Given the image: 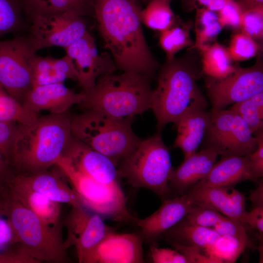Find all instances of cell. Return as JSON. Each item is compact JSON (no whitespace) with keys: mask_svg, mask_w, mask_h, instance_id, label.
<instances>
[{"mask_svg":"<svg viewBox=\"0 0 263 263\" xmlns=\"http://www.w3.org/2000/svg\"><path fill=\"white\" fill-rule=\"evenodd\" d=\"M94 18L117 69L156 76L159 65L145 38L137 0H93Z\"/></svg>","mask_w":263,"mask_h":263,"instance_id":"cell-1","label":"cell"},{"mask_svg":"<svg viewBox=\"0 0 263 263\" xmlns=\"http://www.w3.org/2000/svg\"><path fill=\"white\" fill-rule=\"evenodd\" d=\"M199 54L189 48L183 56L166 60L159 66L151 107L158 131L168 124H175L190 112L207 109L206 97L197 83L204 76Z\"/></svg>","mask_w":263,"mask_h":263,"instance_id":"cell-2","label":"cell"},{"mask_svg":"<svg viewBox=\"0 0 263 263\" xmlns=\"http://www.w3.org/2000/svg\"><path fill=\"white\" fill-rule=\"evenodd\" d=\"M71 116L68 112L38 115L18 124L10 158L17 173H37L56 165L73 137Z\"/></svg>","mask_w":263,"mask_h":263,"instance_id":"cell-3","label":"cell"},{"mask_svg":"<svg viewBox=\"0 0 263 263\" xmlns=\"http://www.w3.org/2000/svg\"><path fill=\"white\" fill-rule=\"evenodd\" d=\"M151 79L134 72L115 73L100 76L92 87L82 90L83 98L78 105L118 118L133 119L151 109Z\"/></svg>","mask_w":263,"mask_h":263,"instance_id":"cell-4","label":"cell"},{"mask_svg":"<svg viewBox=\"0 0 263 263\" xmlns=\"http://www.w3.org/2000/svg\"><path fill=\"white\" fill-rule=\"evenodd\" d=\"M132 120L86 110L72 115L71 132L73 137L107 156L118 166L142 139L132 130Z\"/></svg>","mask_w":263,"mask_h":263,"instance_id":"cell-5","label":"cell"},{"mask_svg":"<svg viewBox=\"0 0 263 263\" xmlns=\"http://www.w3.org/2000/svg\"><path fill=\"white\" fill-rule=\"evenodd\" d=\"M119 176L135 188H145L164 199L171 191L169 181L173 168L169 148L160 132L142 139L117 166Z\"/></svg>","mask_w":263,"mask_h":263,"instance_id":"cell-6","label":"cell"},{"mask_svg":"<svg viewBox=\"0 0 263 263\" xmlns=\"http://www.w3.org/2000/svg\"><path fill=\"white\" fill-rule=\"evenodd\" d=\"M5 216L22 249L38 262H69L60 229L46 224L33 212L6 195Z\"/></svg>","mask_w":263,"mask_h":263,"instance_id":"cell-7","label":"cell"},{"mask_svg":"<svg viewBox=\"0 0 263 263\" xmlns=\"http://www.w3.org/2000/svg\"><path fill=\"white\" fill-rule=\"evenodd\" d=\"M56 165L63 172L81 204L104 219L135 224L127 206V200L119 183L107 185L96 181L76 170L61 156Z\"/></svg>","mask_w":263,"mask_h":263,"instance_id":"cell-8","label":"cell"},{"mask_svg":"<svg viewBox=\"0 0 263 263\" xmlns=\"http://www.w3.org/2000/svg\"><path fill=\"white\" fill-rule=\"evenodd\" d=\"M211 113L210 123L201 145L203 148L212 149L222 157L245 156L256 150L257 138L240 116L230 109Z\"/></svg>","mask_w":263,"mask_h":263,"instance_id":"cell-9","label":"cell"},{"mask_svg":"<svg viewBox=\"0 0 263 263\" xmlns=\"http://www.w3.org/2000/svg\"><path fill=\"white\" fill-rule=\"evenodd\" d=\"M263 53L249 67L236 65L226 77L216 79L205 76V86L211 105V112L225 109L229 105L246 100L263 92Z\"/></svg>","mask_w":263,"mask_h":263,"instance_id":"cell-10","label":"cell"},{"mask_svg":"<svg viewBox=\"0 0 263 263\" xmlns=\"http://www.w3.org/2000/svg\"><path fill=\"white\" fill-rule=\"evenodd\" d=\"M36 53L29 37L0 41V84L21 103L33 87L31 64Z\"/></svg>","mask_w":263,"mask_h":263,"instance_id":"cell-11","label":"cell"},{"mask_svg":"<svg viewBox=\"0 0 263 263\" xmlns=\"http://www.w3.org/2000/svg\"><path fill=\"white\" fill-rule=\"evenodd\" d=\"M31 20L29 38L34 50L57 46L66 48L87 31L83 17L69 13L35 14Z\"/></svg>","mask_w":263,"mask_h":263,"instance_id":"cell-12","label":"cell"},{"mask_svg":"<svg viewBox=\"0 0 263 263\" xmlns=\"http://www.w3.org/2000/svg\"><path fill=\"white\" fill-rule=\"evenodd\" d=\"M104 220L83 206H72L65 221L67 234L64 244L66 249L75 247L79 263L89 251L115 231Z\"/></svg>","mask_w":263,"mask_h":263,"instance_id":"cell-13","label":"cell"},{"mask_svg":"<svg viewBox=\"0 0 263 263\" xmlns=\"http://www.w3.org/2000/svg\"><path fill=\"white\" fill-rule=\"evenodd\" d=\"M73 61L82 90L94 85L101 76L115 73L117 67L110 54H99L94 39L88 31L80 39L64 49Z\"/></svg>","mask_w":263,"mask_h":263,"instance_id":"cell-14","label":"cell"},{"mask_svg":"<svg viewBox=\"0 0 263 263\" xmlns=\"http://www.w3.org/2000/svg\"><path fill=\"white\" fill-rule=\"evenodd\" d=\"M61 157L75 169L96 181L107 185L119 183L114 162L73 137Z\"/></svg>","mask_w":263,"mask_h":263,"instance_id":"cell-15","label":"cell"},{"mask_svg":"<svg viewBox=\"0 0 263 263\" xmlns=\"http://www.w3.org/2000/svg\"><path fill=\"white\" fill-rule=\"evenodd\" d=\"M143 241L140 234L114 231L89 251L81 263H143Z\"/></svg>","mask_w":263,"mask_h":263,"instance_id":"cell-16","label":"cell"},{"mask_svg":"<svg viewBox=\"0 0 263 263\" xmlns=\"http://www.w3.org/2000/svg\"><path fill=\"white\" fill-rule=\"evenodd\" d=\"M7 181L38 192L60 204L82 206L77 194L69 185L65 175L56 165L53 169L37 173L12 174Z\"/></svg>","mask_w":263,"mask_h":263,"instance_id":"cell-17","label":"cell"},{"mask_svg":"<svg viewBox=\"0 0 263 263\" xmlns=\"http://www.w3.org/2000/svg\"><path fill=\"white\" fill-rule=\"evenodd\" d=\"M197 207L187 194L173 198H167L159 208L144 219H136L135 224L147 243L154 244L164 233L176 225Z\"/></svg>","mask_w":263,"mask_h":263,"instance_id":"cell-18","label":"cell"},{"mask_svg":"<svg viewBox=\"0 0 263 263\" xmlns=\"http://www.w3.org/2000/svg\"><path fill=\"white\" fill-rule=\"evenodd\" d=\"M84 94L75 92L63 83L34 86L24 96L21 104L28 112L38 114L43 111L60 114L82 101Z\"/></svg>","mask_w":263,"mask_h":263,"instance_id":"cell-19","label":"cell"},{"mask_svg":"<svg viewBox=\"0 0 263 263\" xmlns=\"http://www.w3.org/2000/svg\"><path fill=\"white\" fill-rule=\"evenodd\" d=\"M218 154L213 149L203 148L184 159L181 164L173 169L169 186L171 190L183 195L186 190L203 179L216 162Z\"/></svg>","mask_w":263,"mask_h":263,"instance_id":"cell-20","label":"cell"},{"mask_svg":"<svg viewBox=\"0 0 263 263\" xmlns=\"http://www.w3.org/2000/svg\"><path fill=\"white\" fill-rule=\"evenodd\" d=\"M247 180H251L248 155L222 156L207 175L192 187L228 188Z\"/></svg>","mask_w":263,"mask_h":263,"instance_id":"cell-21","label":"cell"},{"mask_svg":"<svg viewBox=\"0 0 263 263\" xmlns=\"http://www.w3.org/2000/svg\"><path fill=\"white\" fill-rule=\"evenodd\" d=\"M211 112L201 109L190 112L175 124L177 135L174 147L180 149L184 159L195 153L202 145L211 119Z\"/></svg>","mask_w":263,"mask_h":263,"instance_id":"cell-22","label":"cell"},{"mask_svg":"<svg viewBox=\"0 0 263 263\" xmlns=\"http://www.w3.org/2000/svg\"><path fill=\"white\" fill-rule=\"evenodd\" d=\"M7 195L33 212L49 225L59 228L60 203L43 195L7 181Z\"/></svg>","mask_w":263,"mask_h":263,"instance_id":"cell-23","label":"cell"},{"mask_svg":"<svg viewBox=\"0 0 263 263\" xmlns=\"http://www.w3.org/2000/svg\"><path fill=\"white\" fill-rule=\"evenodd\" d=\"M187 194L193 204L212 208L242 223L246 212L245 206L238 204L233 200L229 187H192Z\"/></svg>","mask_w":263,"mask_h":263,"instance_id":"cell-24","label":"cell"},{"mask_svg":"<svg viewBox=\"0 0 263 263\" xmlns=\"http://www.w3.org/2000/svg\"><path fill=\"white\" fill-rule=\"evenodd\" d=\"M21 5L28 17L39 14L69 13L94 18L93 0H28Z\"/></svg>","mask_w":263,"mask_h":263,"instance_id":"cell-25","label":"cell"},{"mask_svg":"<svg viewBox=\"0 0 263 263\" xmlns=\"http://www.w3.org/2000/svg\"><path fill=\"white\" fill-rule=\"evenodd\" d=\"M166 241L206 249L220 235L213 228L192 224L185 218L163 234Z\"/></svg>","mask_w":263,"mask_h":263,"instance_id":"cell-26","label":"cell"},{"mask_svg":"<svg viewBox=\"0 0 263 263\" xmlns=\"http://www.w3.org/2000/svg\"><path fill=\"white\" fill-rule=\"evenodd\" d=\"M199 54L204 76L221 79L230 74L235 68L227 48L219 43H212Z\"/></svg>","mask_w":263,"mask_h":263,"instance_id":"cell-27","label":"cell"},{"mask_svg":"<svg viewBox=\"0 0 263 263\" xmlns=\"http://www.w3.org/2000/svg\"><path fill=\"white\" fill-rule=\"evenodd\" d=\"M193 28L192 21H183L179 19L171 27L160 32L159 44L165 53L166 60L174 57L182 49L193 46L194 41L190 36Z\"/></svg>","mask_w":263,"mask_h":263,"instance_id":"cell-28","label":"cell"},{"mask_svg":"<svg viewBox=\"0 0 263 263\" xmlns=\"http://www.w3.org/2000/svg\"><path fill=\"white\" fill-rule=\"evenodd\" d=\"M193 27L195 39L190 48L199 53L212 44L223 28L217 12L205 8L196 9Z\"/></svg>","mask_w":263,"mask_h":263,"instance_id":"cell-29","label":"cell"},{"mask_svg":"<svg viewBox=\"0 0 263 263\" xmlns=\"http://www.w3.org/2000/svg\"><path fill=\"white\" fill-rule=\"evenodd\" d=\"M170 3L165 0H151L142 9L141 20L149 28L159 31L171 27L180 19L173 13Z\"/></svg>","mask_w":263,"mask_h":263,"instance_id":"cell-30","label":"cell"},{"mask_svg":"<svg viewBox=\"0 0 263 263\" xmlns=\"http://www.w3.org/2000/svg\"><path fill=\"white\" fill-rule=\"evenodd\" d=\"M246 123L254 135L263 130V92L229 108Z\"/></svg>","mask_w":263,"mask_h":263,"instance_id":"cell-31","label":"cell"},{"mask_svg":"<svg viewBox=\"0 0 263 263\" xmlns=\"http://www.w3.org/2000/svg\"><path fill=\"white\" fill-rule=\"evenodd\" d=\"M248 247L243 242L229 236L222 235L205 249L207 256L216 263H234Z\"/></svg>","mask_w":263,"mask_h":263,"instance_id":"cell-32","label":"cell"},{"mask_svg":"<svg viewBox=\"0 0 263 263\" xmlns=\"http://www.w3.org/2000/svg\"><path fill=\"white\" fill-rule=\"evenodd\" d=\"M38 115L26 110L0 84V122L25 124L34 120Z\"/></svg>","mask_w":263,"mask_h":263,"instance_id":"cell-33","label":"cell"},{"mask_svg":"<svg viewBox=\"0 0 263 263\" xmlns=\"http://www.w3.org/2000/svg\"><path fill=\"white\" fill-rule=\"evenodd\" d=\"M232 60L235 62L247 60L263 53V43L240 31L231 36L227 48Z\"/></svg>","mask_w":263,"mask_h":263,"instance_id":"cell-34","label":"cell"},{"mask_svg":"<svg viewBox=\"0 0 263 263\" xmlns=\"http://www.w3.org/2000/svg\"><path fill=\"white\" fill-rule=\"evenodd\" d=\"M22 11L19 0H0V38L21 29Z\"/></svg>","mask_w":263,"mask_h":263,"instance_id":"cell-35","label":"cell"},{"mask_svg":"<svg viewBox=\"0 0 263 263\" xmlns=\"http://www.w3.org/2000/svg\"><path fill=\"white\" fill-rule=\"evenodd\" d=\"M239 31L263 43V7L242 12Z\"/></svg>","mask_w":263,"mask_h":263,"instance_id":"cell-36","label":"cell"},{"mask_svg":"<svg viewBox=\"0 0 263 263\" xmlns=\"http://www.w3.org/2000/svg\"><path fill=\"white\" fill-rule=\"evenodd\" d=\"M243 224L237 219L226 216L212 228L221 236L234 237L244 243L248 247L254 249L255 246L248 237Z\"/></svg>","mask_w":263,"mask_h":263,"instance_id":"cell-37","label":"cell"},{"mask_svg":"<svg viewBox=\"0 0 263 263\" xmlns=\"http://www.w3.org/2000/svg\"><path fill=\"white\" fill-rule=\"evenodd\" d=\"M225 217L212 208L197 206L196 208L184 218L189 223L212 228Z\"/></svg>","mask_w":263,"mask_h":263,"instance_id":"cell-38","label":"cell"},{"mask_svg":"<svg viewBox=\"0 0 263 263\" xmlns=\"http://www.w3.org/2000/svg\"><path fill=\"white\" fill-rule=\"evenodd\" d=\"M242 12L235 0H226L224 6L217 14L223 27L232 29L234 32L239 31Z\"/></svg>","mask_w":263,"mask_h":263,"instance_id":"cell-39","label":"cell"},{"mask_svg":"<svg viewBox=\"0 0 263 263\" xmlns=\"http://www.w3.org/2000/svg\"><path fill=\"white\" fill-rule=\"evenodd\" d=\"M254 135L257 138L258 146L254 151L248 155L252 181H256L263 176V130Z\"/></svg>","mask_w":263,"mask_h":263,"instance_id":"cell-40","label":"cell"},{"mask_svg":"<svg viewBox=\"0 0 263 263\" xmlns=\"http://www.w3.org/2000/svg\"><path fill=\"white\" fill-rule=\"evenodd\" d=\"M18 124L11 121L0 122V152L9 162Z\"/></svg>","mask_w":263,"mask_h":263,"instance_id":"cell-41","label":"cell"},{"mask_svg":"<svg viewBox=\"0 0 263 263\" xmlns=\"http://www.w3.org/2000/svg\"><path fill=\"white\" fill-rule=\"evenodd\" d=\"M150 257L154 263H188L186 258L177 250L159 248L152 244Z\"/></svg>","mask_w":263,"mask_h":263,"instance_id":"cell-42","label":"cell"},{"mask_svg":"<svg viewBox=\"0 0 263 263\" xmlns=\"http://www.w3.org/2000/svg\"><path fill=\"white\" fill-rule=\"evenodd\" d=\"M170 244L181 253L187 260L188 263H216L207 256L201 254L200 247L180 244L171 241H167Z\"/></svg>","mask_w":263,"mask_h":263,"instance_id":"cell-43","label":"cell"},{"mask_svg":"<svg viewBox=\"0 0 263 263\" xmlns=\"http://www.w3.org/2000/svg\"><path fill=\"white\" fill-rule=\"evenodd\" d=\"M52 69L55 73L65 80H77V74L73 61L66 55L60 58H53Z\"/></svg>","mask_w":263,"mask_h":263,"instance_id":"cell-44","label":"cell"},{"mask_svg":"<svg viewBox=\"0 0 263 263\" xmlns=\"http://www.w3.org/2000/svg\"><path fill=\"white\" fill-rule=\"evenodd\" d=\"M19 244V241L9 221L0 217V253L7 250L10 245Z\"/></svg>","mask_w":263,"mask_h":263,"instance_id":"cell-45","label":"cell"},{"mask_svg":"<svg viewBox=\"0 0 263 263\" xmlns=\"http://www.w3.org/2000/svg\"><path fill=\"white\" fill-rule=\"evenodd\" d=\"M0 263H38L19 246L15 250L8 249L0 253Z\"/></svg>","mask_w":263,"mask_h":263,"instance_id":"cell-46","label":"cell"},{"mask_svg":"<svg viewBox=\"0 0 263 263\" xmlns=\"http://www.w3.org/2000/svg\"><path fill=\"white\" fill-rule=\"evenodd\" d=\"M226 0H182L184 9L192 10L205 8L211 11L217 12L225 5Z\"/></svg>","mask_w":263,"mask_h":263,"instance_id":"cell-47","label":"cell"},{"mask_svg":"<svg viewBox=\"0 0 263 263\" xmlns=\"http://www.w3.org/2000/svg\"><path fill=\"white\" fill-rule=\"evenodd\" d=\"M53 59L51 56L42 57L36 55L34 56L31 64L32 81L37 75L55 73L52 69Z\"/></svg>","mask_w":263,"mask_h":263,"instance_id":"cell-48","label":"cell"},{"mask_svg":"<svg viewBox=\"0 0 263 263\" xmlns=\"http://www.w3.org/2000/svg\"><path fill=\"white\" fill-rule=\"evenodd\" d=\"M243 224H247L257 230L260 239L263 235V207H254L250 212L245 213L242 221Z\"/></svg>","mask_w":263,"mask_h":263,"instance_id":"cell-49","label":"cell"},{"mask_svg":"<svg viewBox=\"0 0 263 263\" xmlns=\"http://www.w3.org/2000/svg\"><path fill=\"white\" fill-rule=\"evenodd\" d=\"M10 165L9 161L0 152V192L4 189L8 179L12 174Z\"/></svg>","mask_w":263,"mask_h":263,"instance_id":"cell-50","label":"cell"},{"mask_svg":"<svg viewBox=\"0 0 263 263\" xmlns=\"http://www.w3.org/2000/svg\"><path fill=\"white\" fill-rule=\"evenodd\" d=\"M249 199L254 207H263V180H260L258 188L251 193Z\"/></svg>","mask_w":263,"mask_h":263,"instance_id":"cell-51","label":"cell"},{"mask_svg":"<svg viewBox=\"0 0 263 263\" xmlns=\"http://www.w3.org/2000/svg\"><path fill=\"white\" fill-rule=\"evenodd\" d=\"M242 12L263 7V0H235Z\"/></svg>","mask_w":263,"mask_h":263,"instance_id":"cell-52","label":"cell"},{"mask_svg":"<svg viewBox=\"0 0 263 263\" xmlns=\"http://www.w3.org/2000/svg\"><path fill=\"white\" fill-rule=\"evenodd\" d=\"M151 0H141V1L145 4H147L148 2H149ZM169 2H171L172 0H165Z\"/></svg>","mask_w":263,"mask_h":263,"instance_id":"cell-53","label":"cell"},{"mask_svg":"<svg viewBox=\"0 0 263 263\" xmlns=\"http://www.w3.org/2000/svg\"><path fill=\"white\" fill-rule=\"evenodd\" d=\"M28 0H19L21 4Z\"/></svg>","mask_w":263,"mask_h":263,"instance_id":"cell-54","label":"cell"}]
</instances>
